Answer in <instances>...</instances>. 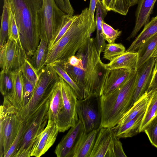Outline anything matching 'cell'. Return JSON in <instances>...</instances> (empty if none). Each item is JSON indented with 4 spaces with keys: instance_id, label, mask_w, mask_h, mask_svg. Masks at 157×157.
<instances>
[{
    "instance_id": "b9f144b4",
    "label": "cell",
    "mask_w": 157,
    "mask_h": 157,
    "mask_svg": "<svg viewBox=\"0 0 157 157\" xmlns=\"http://www.w3.org/2000/svg\"><path fill=\"white\" fill-rule=\"evenodd\" d=\"M157 89V59H156L153 69L151 81L147 91V92Z\"/></svg>"
},
{
    "instance_id": "277c9868",
    "label": "cell",
    "mask_w": 157,
    "mask_h": 157,
    "mask_svg": "<svg viewBox=\"0 0 157 157\" xmlns=\"http://www.w3.org/2000/svg\"><path fill=\"white\" fill-rule=\"evenodd\" d=\"M136 76V71L118 89L108 94L100 96V128H112L115 126L132 107Z\"/></svg>"
},
{
    "instance_id": "d6986e66",
    "label": "cell",
    "mask_w": 157,
    "mask_h": 157,
    "mask_svg": "<svg viewBox=\"0 0 157 157\" xmlns=\"http://www.w3.org/2000/svg\"><path fill=\"white\" fill-rule=\"evenodd\" d=\"M138 60L137 52H125L108 64H105V69L111 70L124 68L136 71Z\"/></svg>"
},
{
    "instance_id": "8992f818",
    "label": "cell",
    "mask_w": 157,
    "mask_h": 157,
    "mask_svg": "<svg viewBox=\"0 0 157 157\" xmlns=\"http://www.w3.org/2000/svg\"><path fill=\"white\" fill-rule=\"evenodd\" d=\"M19 111L4 98L0 109V156L4 157L15 139L23 120Z\"/></svg>"
},
{
    "instance_id": "1f68e13d",
    "label": "cell",
    "mask_w": 157,
    "mask_h": 157,
    "mask_svg": "<svg viewBox=\"0 0 157 157\" xmlns=\"http://www.w3.org/2000/svg\"><path fill=\"white\" fill-rule=\"evenodd\" d=\"M77 16L66 14L64 16L61 27L56 35L48 46V50L53 47L63 36Z\"/></svg>"
},
{
    "instance_id": "4dcf8cb0",
    "label": "cell",
    "mask_w": 157,
    "mask_h": 157,
    "mask_svg": "<svg viewBox=\"0 0 157 157\" xmlns=\"http://www.w3.org/2000/svg\"><path fill=\"white\" fill-rule=\"evenodd\" d=\"M0 90L4 97L8 99L11 98L13 93V83L12 73L1 71Z\"/></svg>"
},
{
    "instance_id": "74e56055",
    "label": "cell",
    "mask_w": 157,
    "mask_h": 157,
    "mask_svg": "<svg viewBox=\"0 0 157 157\" xmlns=\"http://www.w3.org/2000/svg\"><path fill=\"white\" fill-rule=\"evenodd\" d=\"M21 71L23 75L29 81L36 83L38 77V73L28 59L24 63Z\"/></svg>"
},
{
    "instance_id": "836d02e7",
    "label": "cell",
    "mask_w": 157,
    "mask_h": 157,
    "mask_svg": "<svg viewBox=\"0 0 157 157\" xmlns=\"http://www.w3.org/2000/svg\"><path fill=\"white\" fill-rule=\"evenodd\" d=\"M102 30L104 38L109 44L115 43L122 33L121 31L115 29L104 21L102 24Z\"/></svg>"
},
{
    "instance_id": "2e32d148",
    "label": "cell",
    "mask_w": 157,
    "mask_h": 157,
    "mask_svg": "<svg viewBox=\"0 0 157 157\" xmlns=\"http://www.w3.org/2000/svg\"><path fill=\"white\" fill-rule=\"evenodd\" d=\"M156 59L151 58L137 70L132 105L147 91L151 81Z\"/></svg>"
},
{
    "instance_id": "7dc6e473",
    "label": "cell",
    "mask_w": 157,
    "mask_h": 157,
    "mask_svg": "<svg viewBox=\"0 0 157 157\" xmlns=\"http://www.w3.org/2000/svg\"><path fill=\"white\" fill-rule=\"evenodd\" d=\"M152 57H154L157 59V49L153 54Z\"/></svg>"
},
{
    "instance_id": "f35d334b",
    "label": "cell",
    "mask_w": 157,
    "mask_h": 157,
    "mask_svg": "<svg viewBox=\"0 0 157 157\" xmlns=\"http://www.w3.org/2000/svg\"><path fill=\"white\" fill-rule=\"evenodd\" d=\"M22 78L23 91V99L24 107L28 103L31 97L34 90L35 83L29 81L23 74Z\"/></svg>"
},
{
    "instance_id": "5bb4252c",
    "label": "cell",
    "mask_w": 157,
    "mask_h": 157,
    "mask_svg": "<svg viewBox=\"0 0 157 157\" xmlns=\"http://www.w3.org/2000/svg\"><path fill=\"white\" fill-rule=\"evenodd\" d=\"M115 137L112 128H101L90 157H114L113 147Z\"/></svg>"
},
{
    "instance_id": "d6a6232c",
    "label": "cell",
    "mask_w": 157,
    "mask_h": 157,
    "mask_svg": "<svg viewBox=\"0 0 157 157\" xmlns=\"http://www.w3.org/2000/svg\"><path fill=\"white\" fill-rule=\"evenodd\" d=\"M125 48L121 43L106 44L104 50L103 58L111 61L125 52Z\"/></svg>"
},
{
    "instance_id": "9a60e30c",
    "label": "cell",
    "mask_w": 157,
    "mask_h": 157,
    "mask_svg": "<svg viewBox=\"0 0 157 157\" xmlns=\"http://www.w3.org/2000/svg\"><path fill=\"white\" fill-rule=\"evenodd\" d=\"M135 71L124 68L106 70L102 79L101 96L118 89Z\"/></svg>"
},
{
    "instance_id": "d590c367",
    "label": "cell",
    "mask_w": 157,
    "mask_h": 157,
    "mask_svg": "<svg viewBox=\"0 0 157 157\" xmlns=\"http://www.w3.org/2000/svg\"><path fill=\"white\" fill-rule=\"evenodd\" d=\"M7 4L9 14V37L12 38L17 41H20L19 30L14 13L11 7L7 3Z\"/></svg>"
},
{
    "instance_id": "4fadbf2b",
    "label": "cell",
    "mask_w": 157,
    "mask_h": 157,
    "mask_svg": "<svg viewBox=\"0 0 157 157\" xmlns=\"http://www.w3.org/2000/svg\"><path fill=\"white\" fill-rule=\"evenodd\" d=\"M59 132L56 123L48 121L44 129L33 142L30 157H39L44 154L54 143Z\"/></svg>"
},
{
    "instance_id": "d4e9b609",
    "label": "cell",
    "mask_w": 157,
    "mask_h": 157,
    "mask_svg": "<svg viewBox=\"0 0 157 157\" xmlns=\"http://www.w3.org/2000/svg\"><path fill=\"white\" fill-rule=\"evenodd\" d=\"M152 91H146L126 113L116 125H123L134 118L143 111L146 110L150 100Z\"/></svg>"
},
{
    "instance_id": "7c38bea8",
    "label": "cell",
    "mask_w": 157,
    "mask_h": 157,
    "mask_svg": "<svg viewBox=\"0 0 157 157\" xmlns=\"http://www.w3.org/2000/svg\"><path fill=\"white\" fill-rule=\"evenodd\" d=\"M84 133L81 121L71 128L56 146L55 153L58 157H73L77 146Z\"/></svg>"
},
{
    "instance_id": "3957f363",
    "label": "cell",
    "mask_w": 157,
    "mask_h": 157,
    "mask_svg": "<svg viewBox=\"0 0 157 157\" xmlns=\"http://www.w3.org/2000/svg\"><path fill=\"white\" fill-rule=\"evenodd\" d=\"M12 9L21 45L31 57L40 40L39 19L42 0H6Z\"/></svg>"
},
{
    "instance_id": "8fae6325",
    "label": "cell",
    "mask_w": 157,
    "mask_h": 157,
    "mask_svg": "<svg viewBox=\"0 0 157 157\" xmlns=\"http://www.w3.org/2000/svg\"><path fill=\"white\" fill-rule=\"evenodd\" d=\"M27 56L21 42L9 37L6 43L0 48L1 71L14 73L21 71Z\"/></svg>"
},
{
    "instance_id": "44dd1931",
    "label": "cell",
    "mask_w": 157,
    "mask_h": 157,
    "mask_svg": "<svg viewBox=\"0 0 157 157\" xmlns=\"http://www.w3.org/2000/svg\"><path fill=\"white\" fill-rule=\"evenodd\" d=\"M99 129L84 133L77 146L73 157H90Z\"/></svg>"
},
{
    "instance_id": "7bdbcfd3",
    "label": "cell",
    "mask_w": 157,
    "mask_h": 157,
    "mask_svg": "<svg viewBox=\"0 0 157 157\" xmlns=\"http://www.w3.org/2000/svg\"><path fill=\"white\" fill-rule=\"evenodd\" d=\"M71 65L83 70L82 60L77 57L75 55L70 57L67 61Z\"/></svg>"
},
{
    "instance_id": "ba28073f",
    "label": "cell",
    "mask_w": 157,
    "mask_h": 157,
    "mask_svg": "<svg viewBox=\"0 0 157 157\" xmlns=\"http://www.w3.org/2000/svg\"><path fill=\"white\" fill-rule=\"evenodd\" d=\"M65 14L55 0H42L39 19L40 37L48 45L59 31Z\"/></svg>"
},
{
    "instance_id": "ee69618b",
    "label": "cell",
    "mask_w": 157,
    "mask_h": 157,
    "mask_svg": "<svg viewBox=\"0 0 157 157\" xmlns=\"http://www.w3.org/2000/svg\"><path fill=\"white\" fill-rule=\"evenodd\" d=\"M98 0H90L89 8V12L92 16L93 21H94V14L96 10L97 4Z\"/></svg>"
},
{
    "instance_id": "603a6c76",
    "label": "cell",
    "mask_w": 157,
    "mask_h": 157,
    "mask_svg": "<svg viewBox=\"0 0 157 157\" xmlns=\"http://www.w3.org/2000/svg\"><path fill=\"white\" fill-rule=\"evenodd\" d=\"M61 85L59 79L52 89L49 107L48 111V122H56L62 104Z\"/></svg>"
},
{
    "instance_id": "ffe728a7",
    "label": "cell",
    "mask_w": 157,
    "mask_h": 157,
    "mask_svg": "<svg viewBox=\"0 0 157 157\" xmlns=\"http://www.w3.org/2000/svg\"><path fill=\"white\" fill-rule=\"evenodd\" d=\"M95 21L96 36L94 41L99 54L104 51L106 44L104 38L102 24L108 11L104 6L102 1L98 0L96 8Z\"/></svg>"
},
{
    "instance_id": "ab89813d",
    "label": "cell",
    "mask_w": 157,
    "mask_h": 157,
    "mask_svg": "<svg viewBox=\"0 0 157 157\" xmlns=\"http://www.w3.org/2000/svg\"><path fill=\"white\" fill-rule=\"evenodd\" d=\"M59 8L66 14L73 15L74 10L70 0H55Z\"/></svg>"
},
{
    "instance_id": "f546056e",
    "label": "cell",
    "mask_w": 157,
    "mask_h": 157,
    "mask_svg": "<svg viewBox=\"0 0 157 157\" xmlns=\"http://www.w3.org/2000/svg\"><path fill=\"white\" fill-rule=\"evenodd\" d=\"M9 22L8 10L6 0H3V11L1 17L0 31V48L3 46L9 38Z\"/></svg>"
},
{
    "instance_id": "5b68a950",
    "label": "cell",
    "mask_w": 157,
    "mask_h": 157,
    "mask_svg": "<svg viewBox=\"0 0 157 157\" xmlns=\"http://www.w3.org/2000/svg\"><path fill=\"white\" fill-rule=\"evenodd\" d=\"M52 89L36 109L24 120L25 121V130L21 141L14 157H30L31 149L35 139L47 124Z\"/></svg>"
},
{
    "instance_id": "7402d4cb",
    "label": "cell",
    "mask_w": 157,
    "mask_h": 157,
    "mask_svg": "<svg viewBox=\"0 0 157 157\" xmlns=\"http://www.w3.org/2000/svg\"><path fill=\"white\" fill-rule=\"evenodd\" d=\"M156 33H157V14L144 26L142 31L125 52H136V51L142 45Z\"/></svg>"
},
{
    "instance_id": "30bf717a",
    "label": "cell",
    "mask_w": 157,
    "mask_h": 157,
    "mask_svg": "<svg viewBox=\"0 0 157 157\" xmlns=\"http://www.w3.org/2000/svg\"><path fill=\"white\" fill-rule=\"evenodd\" d=\"M76 111L83 124L85 133L100 129L101 121L100 96H89L78 99Z\"/></svg>"
},
{
    "instance_id": "bcb514c9",
    "label": "cell",
    "mask_w": 157,
    "mask_h": 157,
    "mask_svg": "<svg viewBox=\"0 0 157 157\" xmlns=\"http://www.w3.org/2000/svg\"><path fill=\"white\" fill-rule=\"evenodd\" d=\"M140 0H126L128 6L130 8L138 4Z\"/></svg>"
},
{
    "instance_id": "f6af8a7d",
    "label": "cell",
    "mask_w": 157,
    "mask_h": 157,
    "mask_svg": "<svg viewBox=\"0 0 157 157\" xmlns=\"http://www.w3.org/2000/svg\"><path fill=\"white\" fill-rule=\"evenodd\" d=\"M103 4L108 11H111L112 0H102Z\"/></svg>"
},
{
    "instance_id": "52a82bcc",
    "label": "cell",
    "mask_w": 157,
    "mask_h": 157,
    "mask_svg": "<svg viewBox=\"0 0 157 157\" xmlns=\"http://www.w3.org/2000/svg\"><path fill=\"white\" fill-rule=\"evenodd\" d=\"M38 74L30 100L19 112L20 117L23 120H26L36 109L59 79V76L49 65H46Z\"/></svg>"
},
{
    "instance_id": "ac0fdd59",
    "label": "cell",
    "mask_w": 157,
    "mask_h": 157,
    "mask_svg": "<svg viewBox=\"0 0 157 157\" xmlns=\"http://www.w3.org/2000/svg\"><path fill=\"white\" fill-rule=\"evenodd\" d=\"M145 110L123 125H116L112 128L115 136L119 139L126 138L132 137L140 132V128Z\"/></svg>"
},
{
    "instance_id": "cb8c5ba5",
    "label": "cell",
    "mask_w": 157,
    "mask_h": 157,
    "mask_svg": "<svg viewBox=\"0 0 157 157\" xmlns=\"http://www.w3.org/2000/svg\"><path fill=\"white\" fill-rule=\"evenodd\" d=\"M13 83V93L11 98L7 99L19 112L24 107L22 71L12 73Z\"/></svg>"
},
{
    "instance_id": "60d3db41",
    "label": "cell",
    "mask_w": 157,
    "mask_h": 157,
    "mask_svg": "<svg viewBox=\"0 0 157 157\" xmlns=\"http://www.w3.org/2000/svg\"><path fill=\"white\" fill-rule=\"evenodd\" d=\"M116 136L114 141L113 151L114 157H126L122 147V144Z\"/></svg>"
},
{
    "instance_id": "7a4b0ae2",
    "label": "cell",
    "mask_w": 157,
    "mask_h": 157,
    "mask_svg": "<svg viewBox=\"0 0 157 157\" xmlns=\"http://www.w3.org/2000/svg\"><path fill=\"white\" fill-rule=\"evenodd\" d=\"M96 29L95 21L93 20L89 8H86L77 15L57 43L48 50L46 64L67 61L87 43Z\"/></svg>"
},
{
    "instance_id": "4316f807",
    "label": "cell",
    "mask_w": 157,
    "mask_h": 157,
    "mask_svg": "<svg viewBox=\"0 0 157 157\" xmlns=\"http://www.w3.org/2000/svg\"><path fill=\"white\" fill-rule=\"evenodd\" d=\"M48 46L44 39H40L37 48L30 59H28L38 73L46 65Z\"/></svg>"
},
{
    "instance_id": "9c48e42d",
    "label": "cell",
    "mask_w": 157,
    "mask_h": 157,
    "mask_svg": "<svg viewBox=\"0 0 157 157\" xmlns=\"http://www.w3.org/2000/svg\"><path fill=\"white\" fill-rule=\"evenodd\" d=\"M61 85L62 104L56 123L59 132H64L75 126L79 120L76 111L78 99L71 87L59 77Z\"/></svg>"
},
{
    "instance_id": "83f0119b",
    "label": "cell",
    "mask_w": 157,
    "mask_h": 157,
    "mask_svg": "<svg viewBox=\"0 0 157 157\" xmlns=\"http://www.w3.org/2000/svg\"><path fill=\"white\" fill-rule=\"evenodd\" d=\"M50 65L58 75L64 79L72 88L78 100L84 98V92L72 79L66 71L63 62H58Z\"/></svg>"
},
{
    "instance_id": "e575fe53",
    "label": "cell",
    "mask_w": 157,
    "mask_h": 157,
    "mask_svg": "<svg viewBox=\"0 0 157 157\" xmlns=\"http://www.w3.org/2000/svg\"><path fill=\"white\" fill-rule=\"evenodd\" d=\"M25 121L23 120L21 124L18 133L10 148L4 157H14L21 141L25 130Z\"/></svg>"
},
{
    "instance_id": "e0dca14e",
    "label": "cell",
    "mask_w": 157,
    "mask_h": 157,
    "mask_svg": "<svg viewBox=\"0 0 157 157\" xmlns=\"http://www.w3.org/2000/svg\"><path fill=\"white\" fill-rule=\"evenodd\" d=\"M157 0H140L135 14L134 27L127 39L128 40L134 38L140 30L150 21L155 4Z\"/></svg>"
},
{
    "instance_id": "f1b7e54d",
    "label": "cell",
    "mask_w": 157,
    "mask_h": 157,
    "mask_svg": "<svg viewBox=\"0 0 157 157\" xmlns=\"http://www.w3.org/2000/svg\"><path fill=\"white\" fill-rule=\"evenodd\" d=\"M157 115V89L152 91L140 128V132L144 130L150 122Z\"/></svg>"
},
{
    "instance_id": "6da1fadb",
    "label": "cell",
    "mask_w": 157,
    "mask_h": 157,
    "mask_svg": "<svg viewBox=\"0 0 157 157\" xmlns=\"http://www.w3.org/2000/svg\"><path fill=\"white\" fill-rule=\"evenodd\" d=\"M75 55L82 60L84 69L73 67L66 61L63 64L67 73L83 90L84 98L89 96H101L102 79L106 69L94 39L90 37Z\"/></svg>"
},
{
    "instance_id": "484cf974",
    "label": "cell",
    "mask_w": 157,
    "mask_h": 157,
    "mask_svg": "<svg viewBox=\"0 0 157 157\" xmlns=\"http://www.w3.org/2000/svg\"><path fill=\"white\" fill-rule=\"evenodd\" d=\"M157 49V33L148 39L137 50L136 70L152 57Z\"/></svg>"
},
{
    "instance_id": "8d00e7d4",
    "label": "cell",
    "mask_w": 157,
    "mask_h": 157,
    "mask_svg": "<svg viewBox=\"0 0 157 157\" xmlns=\"http://www.w3.org/2000/svg\"><path fill=\"white\" fill-rule=\"evenodd\" d=\"M144 132L152 145L157 148V115L150 122Z\"/></svg>"
}]
</instances>
